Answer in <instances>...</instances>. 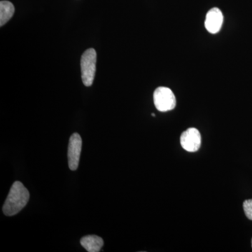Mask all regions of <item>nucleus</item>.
<instances>
[{"label": "nucleus", "mask_w": 252, "mask_h": 252, "mask_svg": "<svg viewBox=\"0 0 252 252\" xmlns=\"http://www.w3.org/2000/svg\"><path fill=\"white\" fill-rule=\"evenodd\" d=\"M80 242L81 246L89 252H99L104 245L103 240L97 235H87Z\"/></svg>", "instance_id": "nucleus-7"}, {"label": "nucleus", "mask_w": 252, "mask_h": 252, "mask_svg": "<svg viewBox=\"0 0 252 252\" xmlns=\"http://www.w3.org/2000/svg\"><path fill=\"white\" fill-rule=\"evenodd\" d=\"M82 148V139L79 134L74 133L69 138L68 146V165L72 171L77 170Z\"/></svg>", "instance_id": "nucleus-4"}, {"label": "nucleus", "mask_w": 252, "mask_h": 252, "mask_svg": "<svg viewBox=\"0 0 252 252\" xmlns=\"http://www.w3.org/2000/svg\"><path fill=\"white\" fill-rule=\"evenodd\" d=\"M152 117H156V115H155V114H154V113H152Z\"/></svg>", "instance_id": "nucleus-10"}, {"label": "nucleus", "mask_w": 252, "mask_h": 252, "mask_svg": "<svg viewBox=\"0 0 252 252\" xmlns=\"http://www.w3.org/2000/svg\"><path fill=\"white\" fill-rule=\"evenodd\" d=\"M154 102L156 108L162 112L172 110L177 103L173 92L167 87H158L156 89L154 93Z\"/></svg>", "instance_id": "nucleus-3"}, {"label": "nucleus", "mask_w": 252, "mask_h": 252, "mask_svg": "<svg viewBox=\"0 0 252 252\" xmlns=\"http://www.w3.org/2000/svg\"><path fill=\"white\" fill-rule=\"evenodd\" d=\"M97 54L94 49L86 50L81 59V78L86 86H92L96 71Z\"/></svg>", "instance_id": "nucleus-2"}, {"label": "nucleus", "mask_w": 252, "mask_h": 252, "mask_svg": "<svg viewBox=\"0 0 252 252\" xmlns=\"http://www.w3.org/2000/svg\"><path fill=\"white\" fill-rule=\"evenodd\" d=\"M180 143L182 148L187 152H197L201 146V135L196 128L190 127L181 135Z\"/></svg>", "instance_id": "nucleus-5"}, {"label": "nucleus", "mask_w": 252, "mask_h": 252, "mask_svg": "<svg viewBox=\"0 0 252 252\" xmlns=\"http://www.w3.org/2000/svg\"><path fill=\"white\" fill-rule=\"evenodd\" d=\"M223 22V16L219 8H212L207 12L205 26L211 34H217L220 31Z\"/></svg>", "instance_id": "nucleus-6"}, {"label": "nucleus", "mask_w": 252, "mask_h": 252, "mask_svg": "<svg viewBox=\"0 0 252 252\" xmlns=\"http://www.w3.org/2000/svg\"><path fill=\"white\" fill-rule=\"evenodd\" d=\"M244 211L249 220H252V199L245 200L243 203Z\"/></svg>", "instance_id": "nucleus-9"}, {"label": "nucleus", "mask_w": 252, "mask_h": 252, "mask_svg": "<svg viewBox=\"0 0 252 252\" xmlns=\"http://www.w3.org/2000/svg\"><path fill=\"white\" fill-rule=\"evenodd\" d=\"M15 12L14 4L9 1L0 2V26L2 27L12 18Z\"/></svg>", "instance_id": "nucleus-8"}, {"label": "nucleus", "mask_w": 252, "mask_h": 252, "mask_svg": "<svg viewBox=\"0 0 252 252\" xmlns=\"http://www.w3.org/2000/svg\"><path fill=\"white\" fill-rule=\"evenodd\" d=\"M30 199L29 191L21 182L16 181L10 189L3 206L6 216H14L26 206Z\"/></svg>", "instance_id": "nucleus-1"}, {"label": "nucleus", "mask_w": 252, "mask_h": 252, "mask_svg": "<svg viewBox=\"0 0 252 252\" xmlns=\"http://www.w3.org/2000/svg\"></svg>", "instance_id": "nucleus-11"}]
</instances>
